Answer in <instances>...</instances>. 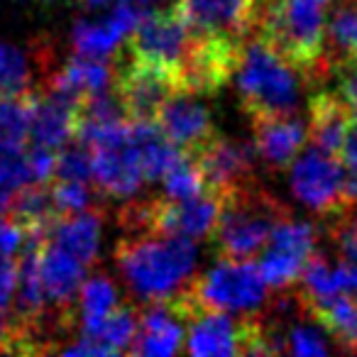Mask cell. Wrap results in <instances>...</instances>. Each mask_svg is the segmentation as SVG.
Masks as SVG:
<instances>
[{
  "label": "cell",
  "instance_id": "6da1fadb",
  "mask_svg": "<svg viewBox=\"0 0 357 357\" xmlns=\"http://www.w3.org/2000/svg\"><path fill=\"white\" fill-rule=\"evenodd\" d=\"M113 259L135 301H164L194 279L196 243L167 233H125Z\"/></svg>",
  "mask_w": 357,
  "mask_h": 357
},
{
  "label": "cell",
  "instance_id": "7a4b0ae2",
  "mask_svg": "<svg viewBox=\"0 0 357 357\" xmlns=\"http://www.w3.org/2000/svg\"><path fill=\"white\" fill-rule=\"evenodd\" d=\"M333 0H262L252 35L267 40L311 86L326 84V22Z\"/></svg>",
  "mask_w": 357,
  "mask_h": 357
},
{
  "label": "cell",
  "instance_id": "3957f363",
  "mask_svg": "<svg viewBox=\"0 0 357 357\" xmlns=\"http://www.w3.org/2000/svg\"><path fill=\"white\" fill-rule=\"evenodd\" d=\"M303 84L308 81L301 71L289 64L267 40L259 35L245 37L235 86L248 118L296 113Z\"/></svg>",
  "mask_w": 357,
  "mask_h": 357
},
{
  "label": "cell",
  "instance_id": "277c9868",
  "mask_svg": "<svg viewBox=\"0 0 357 357\" xmlns=\"http://www.w3.org/2000/svg\"><path fill=\"white\" fill-rule=\"evenodd\" d=\"M291 215L289 206L269 194L257 178L223 194V211L213 233L218 257L255 259L267 245L274 225Z\"/></svg>",
  "mask_w": 357,
  "mask_h": 357
},
{
  "label": "cell",
  "instance_id": "5b68a950",
  "mask_svg": "<svg viewBox=\"0 0 357 357\" xmlns=\"http://www.w3.org/2000/svg\"><path fill=\"white\" fill-rule=\"evenodd\" d=\"M172 301L184 313V318H189L194 311L252 316L269 301V284L264 282L255 259L218 257L213 267L174 294Z\"/></svg>",
  "mask_w": 357,
  "mask_h": 357
},
{
  "label": "cell",
  "instance_id": "8992f818",
  "mask_svg": "<svg viewBox=\"0 0 357 357\" xmlns=\"http://www.w3.org/2000/svg\"><path fill=\"white\" fill-rule=\"evenodd\" d=\"M240 37L225 32L194 30L184 61L176 71L178 91H191L199 96H213L235 79L238 61L243 54Z\"/></svg>",
  "mask_w": 357,
  "mask_h": 357
},
{
  "label": "cell",
  "instance_id": "52a82bcc",
  "mask_svg": "<svg viewBox=\"0 0 357 357\" xmlns=\"http://www.w3.org/2000/svg\"><path fill=\"white\" fill-rule=\"evenodd\" d=\"M191 40H194V25L186 20L181 8L172 3L144 15L123 47L137 59L149 61L176 79V71L189 52Z\"/></svg>",
  "mask_w": 357,
  "mask_h": 357
},
{
  "label": "cell",
  "instance_id": "ba28073f",
  "mask_svg": "<svg viewBox=\"0 0 357 357\" xmlns=\"http://www.w3.org/2000/svg\"><path fill=\"white\" fill-rule=\"evenodd\" d=\"M345 174L347 167L340 157L311 144L289 167V184L296 201H301L321 220H331L345 211Z\"/></svg>",
  "mask_w": 357,
  "mask_h": 357
},
{
  "label": "cell",
  "instance_id": "9c48e42d",
  "mask_svg": "<svg viewBox=\"0 0 357 357\" xmlns=\"http://www.w3.org/2000/svg\"><path fill=\"white\" fill-rule=\"evenodd\" d=\"M318 225L311 220H298L294 215L282 218L274 225L267 245L257 255V267L269 289H289L298 282L303 267L318 250Z\"/></svg>",
  "mask_w": 357,
  "mask_h": 357
},
{
  "label": "cell",
  "instance_id": "30bf717a",
  "mask_svg": "<svg viewBox=\"0 0 357 357\" xmlns=\"http://www.w3.org/2000/svg\"><path fill=\"white\" fill-rule=\"evenodd\" d=\"M113 89L130 120L157 123L159 108L174 91H178V84L169 71L159 69L144 59H137L123 47L115 54Z\"/></svg>",
  "mask_w": 357,
  "mask_h": 357
},
{
  "label": "cell",
  "instance_id": "8fae6325",
  "mask_svg": "<svg viewBox=\"0 0 357 357\" xmlns=\"http://www.w3.org/2000/svg\"><path fill=\"white\" fill-rule=\"evenodd\" d=\"M223 211V194L206 189L204 194L186 201H172L157 196L147 199V228L144 233L181 235L194 243L211 240Z\"/></svg>",
  "mask_w": 357,
  "mask_h": 357
},
{
  "label": "cell",
  "instance_id": "7c38bea8",
  "mask_svg": "<svg viewBox=\"0 0 357 357\" xmlns=\"http://www.w3.org/2000/svg\"><path fill=\"white\" fill-rule=\"evenodd\" d=\"M191 157L199 164L206 186L213 191H220V194L257 178L255 176V167H257L259 157L255 144L228 137L223 132H215Z\"/></svg>",
  "mask_w": 357,
  "mask_h": 357
},
{
  "label": "cell",
  "instance_id": "4fadbf2b",
  "mask_svg": "<svg viewBox=\"0 0 357 357\" xmlns=\"http://www.w3.org/2000/svg\"><path fill=\"white\" fill-rule=\"evenodd\" d=\"M93 152V184L108 199H132L144 184L142 164L132 142V123L130 130L110 142L91 147Z\"/></svg>",
  "mask_w": 357,
  "mask_h": 357
},
{
  "label": "cell",
  "instance_id": "5bb4252c",
  "mask_svg": "<svg viewBox=\"0 0 357 357\" xmlns=\"http://www.w3.org/2000/svg\"><path fill=\"white\" fill-rule=\"evenodd\" d=\"M157 125L184 154H196L218 132L211 110L191 91H174L159 108Z\"/></svg>",
  "mask_w": 357,
  "mask_h": 357
},
{
  "label": "cell",
  "instance_id": "9a60e30c",
  "mask_svg": "<svg viewBox=\"0 0 357 357\" xmlns=\"http://www.w3.org/2000/svg\"><path fill=\"white\" fill-rule=\"evenodd\" d=\"M186 318L172 298L139 306V326L130 342V355H159L169 357L184 352Z\"/></svg>",
  "mask_w": 357,
  "mask_h": 357
},
{
  "label": "cell",
  "instance_id": "2e32d148",
  "mask_svg": "<svg viewBox=\"0 0 357 357\" xmlns=\"http://www.w3.org/2000/svg\"><path fill=\"white\" fill-rule=\"evenodd\" d=\"M252 120V144L269 172H287L308 142V125L296 113Z\"/></svg>",
  "mask_w": 357,
  "mask_h": 357
},
{
  "label": "cell",
  "instance_id": "e0dca14e",
  "mask_svg": "<svg viewBox=\"0 0 357 357\" xmlns=\"http://www.w3.org/2000/svg\"><path fill=\"white\" fill-rule=\"evenodd\" d=\"M194 30L250 37L257 27L262 0H174Z\"/></svg>",
  "mask_w": 357,
  "mask_h": 357
},
{
  "label": "cell",
  "instance_id": "ac0fdd59",
  "mask_svg": "<svg viewBox=\"0 0 357 357\" xmlns=\"http://www.w3.org/2000/svg\"><path fill=\"white\" fill-rule=\"evenodd\" d=\"M54 50L47 42H32L30 50L0 42V98L42 91L52 74Z\"/></svg>",
  "mask_w": 357,
  "mask_h": 357
},
{
  "label": "cell",
  "instance_id": "d6986e66",
  "mask_svg": "<svg viewBox=\"0 0 357 357\" xmlns=\"http://www.w3.org/2000/svg\"><path fill=\"white\" fill-rule=\"evenodd\" d=\"M139 22V15L128 8L125 3H115L113 13H108L100 20H79L71 32V45H74V54L84 56H100V59H110L115 56L123 45L128 42L130 32Z\"/></svg>",
  "mask_w": 357,
  "mask_h": 357
},
{
  "label": "cell",
  "instance_id": "ffe728a7",
  "mask_svg": "<svg viewBox=\"0 0 357 357\" xmlns=\"http://www.w3.org/2000/svg\"><path fill=\"white\" fill-rule=\"evenodd\" d=\"M357 125V118L337 91H318L308 100V142L313 147L340 157L350 130Z\"/></svg>",
  "mask_w": 357,
  "mask_h": 357
},
{
  "label": "cell",
  "instance_id": "44dd1931",
  "mask_svg": "<svg viewBox=\"0 0 357 357\" xmlns=\"http://www.w3.org/2000/svg\"><path fill=\"white\" fill-rule=\"evenodd\" d=\"M79 103L81 100L69 98L64 93L40 91L35 118H32L30 144L59 152L64 144L76 139V130H79Z\"/></svg>",
  "mask_w": 357,
  "mask_h": 357
},
{
  "label": "cell",
  "instance_id": "7402d4cb",
  "mask_svg": "<svg viewBox=\"0 0 357 357\" xmlns=\"http://www.w3.org/2000/svg\"><path fill=\"white\" fill-rule=\"evenodd\" d=\"M103 206H93V208L79 211V213L61 215L47 230L45 240H50L52 245L74 255L86 267H93L98 262L100 243H103Z\"/></svg>",
  "mask_w": 357,
  "mask_h": 357
},
{
  "label": "cell",
  "instance_id": "603a6c76",
  "mask_svg": "<svg viewBox=\"0 0 357 357\" xmlns=\"http://www.w3.org/2000/svg\"><path fill=\"white\" fill-rule=\"evenodd\" d=\"M115 81V59H100V56H84L74 54L66 64L56 66L47 81L42 84V91H54L64 93L69 98H86V96L100 93V91L113 89Z\"/></svg>",
  "mask_w": 357,
  "mask_h": 357
},
{
  "label": "cell",
  "instance_id": "cb8c5ba5",
  "mask_svg": "<svg viewBox=\"0 0 357 357\" xmlns=\"http://www.w3.org/2000/svg\"><path fill=\"white\" fill-rule=\"evenodd\" d=\"M296 291L301 296V303H321L333 296L350 291V264L345 259L333 262L323 252H313L311 259L303 267L301 277L296 282Z\"/></svg>",
  "mask_w": 357,
  "mask_h": 357
},
{
  "label": "cell",
  "instance_id": "d4e9b609",
  "mask_svg": "<svg viewBox=\"0 0 357 357\" xmlns=\"http://www.w3.org/2000/svg\"><path fill=\"white\" fill-rule=\"evenodd\" d=\"M120 291L113 277L105 272H93L84 279L79 289V296L74 303V323L76 335L91 333L120 306Z\"/></svg>",
  "mask_w": 357,
  "mask_h": 357
},
{
  "label": "cell",
  "instance_id": "484cf974",
  "mask_svg": "<svg viewBox=\"0 0 357 357\" xmlns=\"http://www.w3.org/2000/svg\"><path fill=\"white\" fill-rule=\"evenodd\" d=\"M306 318L326 331L345 352H357V301L350 291L321 303L303 306Z\"/></svg>",
  "mask_w": 357,
  "mask_h": 357
},
{
  "label": "cell",
  "instance_id": "4316f807",
  "mask_svg": "<svg viewBox=\"0 0 357 357\" xmlns=\"http://www.w3.org/2000/svg\"><path fill=\"white\" fill-rule=\"evenodd\" d=\"M132 142L142 164L144 181H162L164 174L181 159V149L162 132L157 123H137L132 120Z\"/></svg>",
  "mask_w": 357,
  "mask_h": 357
},
{
  "label": "cell",
  "instance_id": "83f0119b",
  "mask_svg": "<svg viewBox=\"0 0 357 357\" xmlns=\"http://www.w3.org/2000/svg\"><path fill=\"white\" fill-rule=\"evenodd\" d=\"M8 215L17 220L22 228L35 238H45L47 230L56 223V218H61L56 211L54 196H52L50 181L47 184H27L13 196Z\"/></svg>",
  "mask_w": 357,
  "mask_h": 357
},
{
  "label": "cell",
  "instance_id": "f1b7e54d",
  "mask_svg": "<svg viewBox=\"0 0 357 357\" xmlns=\"http://www.w3.org/2000/svg\"><path fill=\"white\" fill-rule=\"evenodd\" d=\"M40 91L0 98V157L27 149Z\"/></svg>",
  "mask_w": 357,
  "mask_h": 357
},
{
  "label": "cell",
  "instance_id": "f546056e",
  "mask_svg": "<svg viewBox=\"0 0 357 357\" xmlns=\"http://www.w3.org/2000/svg\"><path fill=\"white\" fill-rule=\"evenodd\" d=\"M162 184H164L162 196L172 201L194 199V196L204 194L208 189L204 181V174H201L199 164H196V159L191 154H181V159L164 174Z\"/></svg>",
  "mask_w": 357,
  "mask_h": 357
},
{
  "label": "cell",
  "instance_id": "4dcf8cb0",
  "mask_svg": "<svg viewBox=\"0 0 357 357\" xmlns=\"http://www.w3.org/2000/svg\"><path fill=\"white\" fill-rule=\"evenodd\" d=\"M54 178H71V181H93V152L89 144L71 139L56 152Z\"/></svg>",
  "mask_w": 357,
  "mask_h": 357
},
{
  "label": "cell",
  "instance_id": "1f68e13d",
  "mask_svg": "<svg viewBox=\"0 0 357 357\" xmlns=\"http://www.w3.org/2000/svg\"><path fill=\"white\" fill-rule=\"evenodd\" d=\"M52 196H54V204L59 215L79 213V211L93 208L96 196L91 189V181H71V178H52L50 181Z\"/></svg>",
  "mask_w": 357,
  "mask_h": 357
},
{
  "label": "cell",
  "instance_id": "d6a6232c",
  "mask_svg": "<svg viewBox=\"0 0 357 357\" xmlns=\"http://www.w3.org/2000/svg\"><path fill=\"white\" fill-rule=\"evenodd\" d=\"M323 230L337 248L340 259H345L347 264H357V206L342 211L335 218L323 220Z\"/></svg>",
  "mask_w": 357,
  "mask_h": 357
},
{
  "label": "cell",
  "instance_id": "836d02e7",
  "mask_svg": "<svg viewBox=\"0 0 357 357\" xmlns=\"http://www.w3.org/2000/svg\"><path fill=\"white\" fill-rule=\"evenodd\" d=\"M287 352H294V355H326L328 342L311 326H294L291 323L287 331Z\"/></svg>",
  "mask_w": 357,
  "mask_h": 357
},
{
  "label": "cell",
  "instance_id": "e575fe53",
  "mask_svg": "<svg viewBox=\"0 0 357 357\" xmlns=\"http://www.w3.org/2000/svg\"><path fill=\"white\" fill-rule=\"evenodd\" d=\"M35 240L13 215L0 213V257H17Z\"/></svg>",
  "mask_w": 357,
  "mask_h": 357
},
{
  "label": "cell",
  "instance_id": "d590c367",
  "mask_svg": "<svg viewBox=\"0 0 357 357\" xmlns=\"http://www.w3.org/2000/svg\"><path fill=\"white\" fill-rule=\"evenodd\" d=\"M335 79V91L342 100L347 103V108L355 113L357 118V61H350V64H342L340 69L333 74Z\"/></svg>",
  "mask_w": 357,
  "mask_h": 357
},
{
  "label": "cell",
  "instance_id": "8d00e7d4",
  "mask_svg": "<svg viewBox=\"0 0 357 357\" xmlns=\"http://www.w3.org/2000/svg\"><path fill=\"white\" fill-rule=\"evenodd\" d=\"M17 272H20V259L0 257V308L13 306V296L17 289Z\"/></svg>",
  "mask_w": 357,
  "mask_h": 357
},
{
  "label": "cell",
  "instance_id": "74e56055",
  "mask_svg": "<svg viewBox=\"0 0 357 357\" xmlns=\"http://www.w3.org/2000/svg\"><path fill=\"white\" fill-rule=\"evenodd\" d=\"M20 347V323L13 308H0V352H17Z\"/></svg>",
  "mask_w": 357,
  "mask_h": 357
},
{
  "label": "cell",
  "instance_id": "f35d334b",
  "mask_svg": "<svg viewBox=\"0 0 357 357\" xmlns=\"http://www.w3.org/2000/svg\"><path fill=\"white\" fill-rule=\"evenodd\" d=\"M340 159H342V164H345L347 169H357V125L350 130L345 144H342Z\"/></svg>",
  "mask_w": 357,
  "mask_h": 357
},
{
  "label": "cell",
  "instance_id": "ab89813d",
  "mask_svg": "<svg viewBox=\"0 0 357 357\" xmlns=\"http://www.w3.org/2000/svg\"><path fill=\"white\" fill-rule=\"evenodd\" d=\"M350 294L357 301V264H350Z\"/></svg>",
  "mask_w": 357,
  "mask_h": 357
},
{
  "label": "cell",
  "instance_id": "60d3db41",
  "mask_svg": "<svg viewBox=\"0 0 357 357\" xmlns=\"http://www.w3.org/2000/svg\"><path fill=\"white\" fill-rule=\"evenodd\" d=\"M81 3H86L89 8H100V6H105V3H110V0H81Z\"/></svg>",
  "mask_w": 357,
  "mask_h": 357
},
{
  "label": "cell",
  "instance_id": "b9f144b4",
  "mask_svg": "<svg viewBox=\"0 0 357 357\" xmlns=\"http://www.w3.org/2000/svg\"><path fill=\"white\" fill-rule=\"evenodd\" d=\"M40 3H52V0H40Z\"/></svg>",
  "mask_w": 357,
  "mask_h": 357
},
{
  "label": "cell",
  "instance_id": "7bdbcfd3",
  "mask_svg": "<svg viewBox=\"0 0 357 357\" xmlns=\"http://www.w3.org/2000/svg\"><path fill=\"white\" fill-rule=\"evenodd\" d=\"M355 61H357V52H355Z\"/></svg>",
  "mask_w": 357,
  "mask_h": 357
}]
</instances>
